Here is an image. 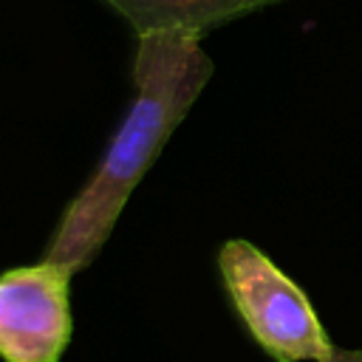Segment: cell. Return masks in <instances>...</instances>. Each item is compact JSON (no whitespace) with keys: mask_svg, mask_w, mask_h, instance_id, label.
Masks as SVG:
<instances>
[{"mask_svg":"<svg viewBox=\"0 0 362 362\" xmlns=\"http://www.w3.org/2000/svg\"><path fill=\"white\" fill-rule=\"evenodd\" d=\"M215 65L201 48V37L175 31L139 37L133 57V102L93 175L65 206L45 246V260L74 274L90 266L133 189L195 105Z\"/></svg>","mask_w":362,"mask_h":362,"instance_id":"cell-1","label":"cell"},{"mask_svg":"<svg viewBox=\"0 0 362 362\" xmlns=\"http://www.w3.org/2000/svg\"><path fill=\"white\" fill-rule=\"evenodd\" d=\"M226 294L252 339L277 362H331L334 342L305 291L255 243L235 238L218 252Z\"/></svg>","mask_w":362,"mask_h":362,"instance_id":"cell-2","label":"cell"},{"mask_svg":"<svg viewBox=\"0 0 362 362\" xmlns=\"http://www.w3.org/2000/svg\"><path fill=\"white\" fill-rule=\"evenodd\" d=\"M74 272L40 260L0 274V359L59 362L71 339Z\"/></svg>","mask_w":362,"mask_h":362,"instance_id":"cell-3","label":"cell"},{"mask_svg":"<svg viewBox=\"0 0 362 362\" xmlns=\"http://www.w3.org/2000/svg\"><path fill=\"white\" fill-rule=\"evenodd\" d=\"M102 3H107L136 31V37L158 34V31L201 37L212 25L266 8L277 0H102Z\"/></svg>","mask_w":362,"mask_h":362,"instance_id":"cell-4","label":"cell"},{"mask_svg":"<svg viewBox=\"0 0 362 362\" xmlns=\"http://www.w3.org/2000/svg\"><path fill=\"white\" fill-rule=\"evenodd\" d=\"M331 362H362V348L359 351H348V348H337Z\"/></svg>","mask_w":362,"mask_h":362,"instance_id":"cell-5","label":"cell"}]
</instances>
